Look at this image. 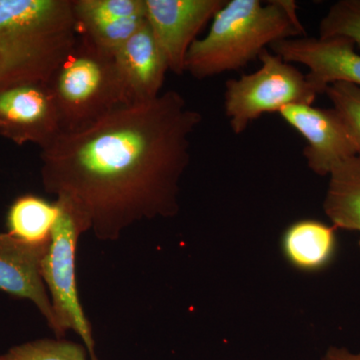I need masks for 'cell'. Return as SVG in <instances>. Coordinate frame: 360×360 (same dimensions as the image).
<instances>
[{
	"label": "cell",
	"instance_id": "obj_16",
	"mask_svg": "<svg viewBox=\"0 0 360 360\" xmlns=\"http://www.w3.org/2000/svg\"><path fill=\"white\" fill-rule=\"evenodd\" d=\"M77 30L110 21L146 16V0H73Z\"/></svg>",
	"mask_w": 360,
	"mask_h": 360
},
{
	"label": "cell",
	"instance_id": "obj_10",
	"mask_svg": "<svg viewBox=\"0 0 360 360\" xmlns=\"http://www.w3.org/2000/svg\"><path fill=\"white\" fill-rule=\"evenodd\" d=\"M269 51L290 63L309 68L307 77L319 94L335 82L360 87V54L355 44L343 37L319 39L305 37L279 40Z\"/></svg>",
	"mask_w": 360,
	"mask_h": 360
},
{
	"label": "cell",
	"instance_id": "obj_13",
	"mask_svg": "<svg viewBox=\"0 0 360 360\" xmlns=\"http://www.w3.org/2000/svg\"><path fill=\"white\" fill-rule=\"evenodd\" d=\"M333 225L314 219L296 220L281 236V252L298 271L315 274L328 269L338 251V236Z\"/></svg>",
	"mask_w": 360,
	"mask_h": 360
},
{
	"label": "cell",
	"instance_id": "obj_9",
	"mask_svg": "<svg viewBox=\"0 0 360 360\" xmlns=\"http://www.w3.org/2000/svg\"><path fill=\"white\" fill-rule=\"evenodd\" d=\"M278 113L307 141L303 156L314 174L328 176L341 161L357 156L354 139L335 108L291 104Z\"/></svg>",
	"mask_w": 360,
	"mask_h": 360
},
{
	"label": "cell",
	"instance_id": "obj_19",
	"mask_svg": "<svg viewBox=\"0 0 360 360\" xmlns=\"http://www.w3.org/2000/svg\"><path fill=\"white\" fill-rule=\"evenodd\" d=\"M146 22V16L122 18L80 28L78 34L97 49L115 54Z\"/></svg>",
	"mask_w": 360,
	"mask_h": 360
},
{
	"label": "cell",
	"instance_id": "obj_3",
	"mask_svg": "<svg viewBox=\"0 0 360 360\" xmlns=\"http://www.w3.org/2000/svg\"><path fill=\"white\" fill-rule=\"evenodd\" d=\"M305 35L293 0H226L207 34L191 44L186 71L200 80L238 71L279 40Z\"/></svg>",
	"mask_w": 360,
	"mask_h": 360
},
{
	"label": "cell",
	"instance_id": "obj_1",
	"mask_svg": "<svg viewBox=\"0 0 360 360\" xmlns=\"http://www.w3.org/2000/svg\"><path fill=\"white\" fill-rule=\"evenodd\" d=\"M201 122L175 90L123 104L42 149L45 191L70 200L103 241L141 220L174 217Z\"/></svg>",
	"mask_w": 360,
	"mask_h": 360
},
{
	"label": "cell",
	"instance_id": "obj_7",
	"mask_svg": "<svg viewBox=\"0 0 360 360\" xmlns=\"http://www.w3.org/2000/svg\"><path fill=\"white\" fill-rule=\"evenodd\" d=\"M63 134L51 86L22 84L0 89V135L18 146L49 148Z\"/></svg>",
	"mask_w": 360,
	"mask_h": 360
},
{
	"label": "cell",
	"instance_id": "obj_6",
	"mask_svg": "<svg viewBox=\"0 0 360 360\" xmlns=\"http://www.w3.org/2000/svg\"><path fill=\"white\" fill-rule=\"evenodd\" d=\"M58 214L49 250L42 260L41 276L51 295L54 314L65 336L68 329L84 341L90 360H97L91 324L84 311L75 278V255L79 236L90 231L86 219L68 198L58 196Z\"/></svg>",
	"mask_w": 360,
	"mask_h": 360
},
{
	"label": "cell",
	"instance_id": "obj_14",
	"mask_svg": "<svg viewBox=\"0 0 360 360\" xmlns=\"http://www.w3.org/2000/svg\"><path fill=\"white\" fill-rule=\"evenodd\" d=\"M328 177L323 200L324 213L336 229L360 233L359 156L341 161L333 167Z\"/></svg>",
	"mask_w": 360,
	"mask_h": 360
},
{
	"label": "cell",
	"instance_id": "obj_20",
	"mask_svg": "<svg viewBox=\"0 0 360 360\" xmlns=\"http://www.w3.org/2000/svg\"><path fill=\"white\" fill-rule=\"evenodd\" d=\"M324 94L342 117L360 158V87L347 82H335L326 87Z\"/></svg>",
	"mask_w": 360,
	"mask_h": 360
},
{
	"label": "cell",
	"instance_id": "obj_8",
	"mask_svg": "<svg viewBox=\"0 0 360 360\" xmlns=\"http://www.w3.org/2000/svg\"><path fill=\"white\" fill-rule=\"evenodd\" d=\"M226 0H146V20L169 71H186L187 52Z\"/></svg>",
	"mask_w": 360,
	"mask_h": 360
},
{
	"label": "cell",
	"instance_id": "obj_4",
	"mask_svg": "<svg viewBox=\"0 0 360 360\" xmlns=\"http://www.w3.org/2000/svg\"><path fill=\"white\" fill-rule=\"evenodd\" d=\"M49 85L58 106L63 132L84 129L129 103L113 54L97 49L80 35Z\"/></svg>",
	"mask_w": 360,
	"mask_h": 360
},
{
	"label": "cell",
	"instance_id": "obj_11",
	"mask_svg": "<svg viewBox=\"0 0 360 360\" xmlns=\"http://www.w3.org/2000/svg\"><path fill=\"white\" fill-rule=\"evenodd\" d=\"M49 243L33 245L14 238L8 232H0V290L33 302L56 338L63 340L65 335L59 328L41 276L42 260Z\"/></svg>",
	"mask_w": 360,
	"mask_h": 360
},
{
	"label": "cell",
	"instance_id": "obj_21",
	"mask_svg": "<svg viewBox=\"0 0 360 360\" xmlns=\"http://www.w3.org/2000/svg\"><path fill=\"white\" fill-rule=\"evenodd\" d=\"M321 360H360V352L354 354L347 348L330 347L321 357Z\"/></svg>",
	"mask_w": 360,
	"mask_h": 360
},
{
	"label": "cell",
	"instance_id": "obj_5",
	"mask_svg": "<svg viewBox=\"0 0 360 360\" xmlns=\"http://www.w3.org/2000/svg\"><path fill=\"white\" fill-rule=\"evenodd\" d=\"M259 70L225 82L224 112L234 134L266 113H278L291 104H312L319 92L307 75L292 63L264 49Z\"/></svg>",
	"mask_w": 360,
	"mask_h": 360
},
{
	"label": "cell",
	"instance_id": "obj_15",
	"mask_svg": "<svg viewBox=\"0 0 360 360\" xmlns=\"http://www.w3.org/2000/svg\"><path fill=\"white\" fill-rule=\"evenodd\" d=\"M58 214L56 202H49L34 194L21 195L13 201L7 212V232L25 243L45 245L51 241Z\"/></svg>",
	"mask_w": 360,
	"mask_h": 360
},
{
	"label": "cell",
	"instance_id": "obj_2",
	"mask_svg": "<svg viewBox=\"0 0 360 360\" xmlns=\"http://www.w3.org/2000/svg\"><path fill=\"white\" fill-rule=\"evenodd\" d=\"M78 37L73 0H0V89L49 84Z\"/></svg>",
	"mask_w": 360,
	"mask_h": 360
},
{
	"label": "cell",
	"instance_id": "obj_12",
	"mask_svg": "<svg viewBox=\"0 0 360 360\" xmlns=\"http://www.w3.org/2000/svg\"><path fill=\"white\" fill-rule=\"evenodd\" d=\"M113 58L129 103L151 101L162 94L161 89L169 68L148 20Z\"/></svg>",
	"mask_w": 360,
	"mask_h": 360
},
{
	"label": "cell",
	"instance_id": "obj_17",
	"mask_svg": "<svg viewBox=\"0 0 360 360\" xmlns=\"http://www.w3.org/2000/svg\"><path fill=\"white\" fill-rule=\"evenodd\" d=\"M87 357L84 345L63 338L30 341L0 354V360H89Z\"/></svg>",
	"mask_w": 360,
	"mask_h": 360
},
{
	"label": "cell",
	"instance_id": "obj_18",
	"mask_svg": "<svg viewBox=\"0 0 360 360\" xmlns=\"http://www.w3.org/2000/svg\"><path fill=\"white\" fill-rule=\"evenodd\" d=\"M319 39L343 37L360 49V0H340L321 18Z\"/></svg>",
	"mask_w": 360,
	"mask_h": 360
}]
</instances>
